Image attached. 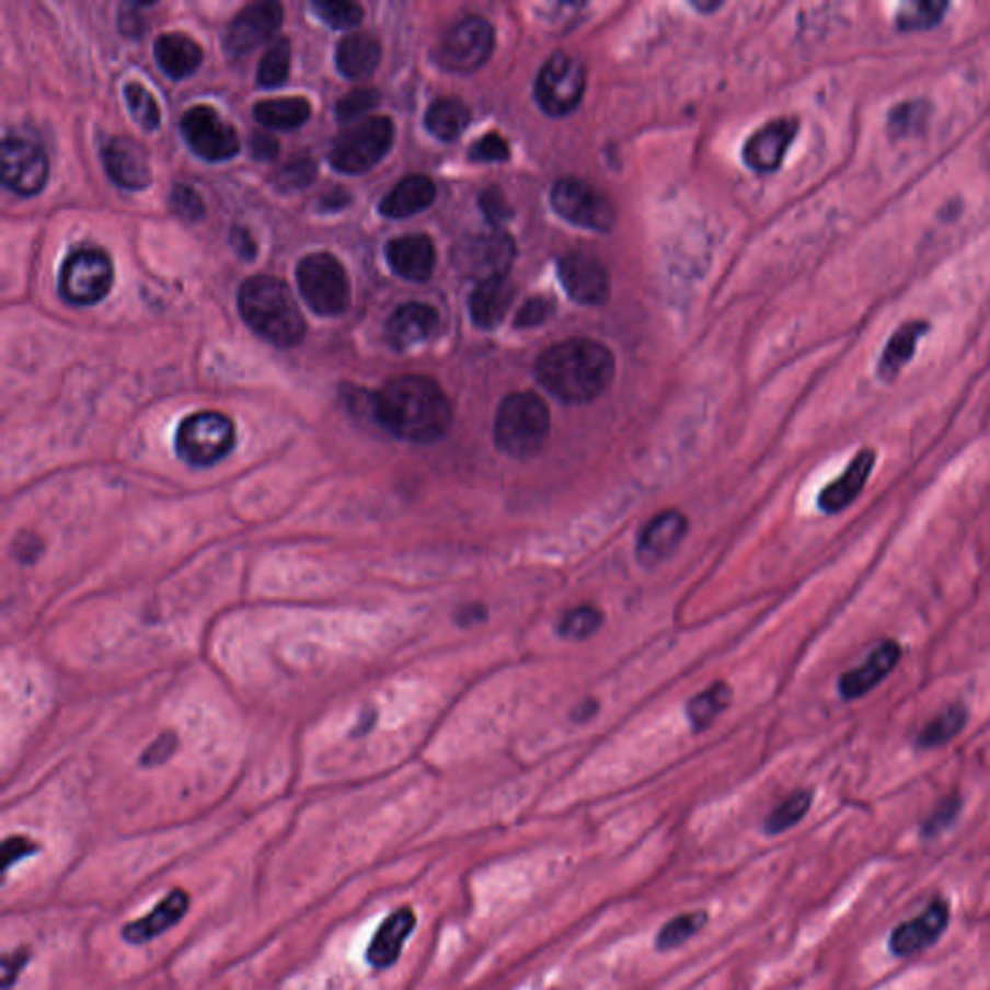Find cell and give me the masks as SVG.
Returning <instances> with one entry per match:
<instances>
[{"label":"cell","mask_w":990,"mask_h":990,"mask_svg":"<svg viewBox=\"0 0 990 990\" xmlns=\"http://www.w3.org/2000/svg\"><path fill=\"white\" fill-rule=\"evenodd\" d=\"M283 24V7L279 2L250 4L232 20L225 34V49L232 57H244L269 42Z\"/></svg>","instance_id":"9a60e30c"},{"label":"cell","mask_w":990,"mask_h":990,"mask_svg":"<svg viewBox=\"0 0 990 990\" xmlns=\"http://www.w3.org/2000/svg\"><path fill=\"white\" fill-rule=\"evenodd\" d=\"M171 207H173L174 214L186 221H199L206 214V207H204L198 192L191 186H182V184L176 186L171 194Z\"/></svg>","instance_id":"7dc6e473"},{"label":"cell","mask_w":990,"mask_h":990,"mask_svg":"<svg viewBox=\"0 0 990 990\" xmlns=\"http://www.w3.org/2000/svg\"><path fill=\"white\" fill-rule=\"evenodd\" d=\"M124 100H126V105H128V111H130L134 120L140 124L143 130H148V133L158 130L159 123H161L158 101L141 83H126L124 85Z\"/></svg>","instance_id":"60d3db41"},{"label":"cell","mask_w":990,"mask_h":990,"mask_svg":"<svg viewBox=\"0 0 990 990\" xmlns=\"http://www.w3.org/2000/svg\"><path fill=\"white\" fill-rule=\"evenodd\" d=\"M949 923L948 901L936 898L921 916L898 924L888 939V948L896 957H911L931 948L946 933Z\"/></svg>","instance_id":"2e32d148"},{"label":"cell","mask_w":990,"mask_h":990,"mask_svg":"<svg viewBox=\"0 0 990 990\" xmlns=\"http://www.w3.org/2000/svg\"><path fill=\"white\" fill-rule=\"evenodd\" d=\"M810 805H813V792L810 790H797V792L790 793L768 815L767 820H764V832L768 836L787 832L790 828L799 825L801 820L807 817Z\"/></svg>","instance_id":"74e56055"},{"label":"cell","mask_w":990,"mask_h":990,"mask_svg":"<svg viewBox=\"0 0 990 990\" xmlns=\"http://www.w3.org/2000/svg\"><path fill=\"white\" fill-rule=\"evenodd\" d=\"M395 140L388 116H371L341 134L331 149L330 163L337 173L364 174L385 158Z\"/></svg>","instance_id":"8992f818"},{"label":"cell","mask_w":990,"mask_h":990,"mask_svg":"<svg viewBox=\"0 0 990 990\" xmlns=\"http://www.w3.org/2000/svg\"><path fill=\"white\" fill-rule=\"evenodd\" d=\"M480 207L484 209V214H486L487 219L492 221V225L495 227H499V225H504V221L509 219V206H507V202H505L504 196H502V192L495 191H486L482 194V198H480Z\"/></svg>","instance_id":"816d5d0a"},{"label":"cell","mask_w":990,"mask_h":990,"mask_svg":"<svg viewBox=\"0 0 990 990\" xmlns=\"http://www.w3.org/2000/svg\"><path fill=\"white\" fill-rule=\"evenodd\" d=\"M0 176L10 191L20 196H35L49 179V161L42 146L34 140L7 136L2 141Z\"/></svg>","instance_id":"4fadbf2b"},{"label":"cell","mask_w":990,"mask_h":990,"mask_svg":"<svg viewBox=\"0 0 990 990\" xmlns=\"http://www.w3.org/2000/svg\"><path fill=\"white\" fill-rule=\"evenodd\" d=\"M472 161L480 163H499L509 159V146L502 136L497 134H487L484 138H480L471 149Z\"/></svg>","instance_id":"f907efd6"},{"label":"cell","mask_w":990,"mask_h":990,"mask_svg":"<svg viewBox=\"0 0 990 990\" xmlns=\"http://www.w3.org/2000/svg\"><path fill=\"white\" fill-rule=\"evenodd\" d=\"M799 133L797 118H778L752 134L743 149L745 163L759 173H774L784 163L787 149L792 148Z\"/></svg>","instance_id":"d6986e66"},{"label":"cell","mask_w":990,"mask_h":990,"mask_svg":"<svg viewBox=\"0 0 990 990\" xmlns=\"http://www.w3.org/2000/svg\"><path fill=\"white\" fill-rule=\"evenodd\" d=\"M515 260V242L505 232H486L457 248V264L476 281L507 277Z\"/></svg>","instance_id":"5bb4252c"},{"label":"cell","mask_w":990,"mask_h":990,"mask_svg":"<svg viewBox=\"0 0 990 990\" xmlns=\"http://www.w3.org/2000/svg\"><path fill=\"white\" fill-rule=\"evenodd\" d=\"M416 923L418 917L408 906L391 911L376 929L366 948L368 966L373 967L376 971H385L395 966L405 949L406 941L413 936Z\"/></svg>","instance_id":"44dd1931"},{"label":"cell","mask_w":990,"mask_h":990,"mask_svg":"<svg viewBox=\"0 0 990 990\" xmlns=\"http://www.w3.org/2000/svg\"><path fill=\"white\" fill-rule=\"evenodd\" d=\"M494 50V30L484 18L471 16L457 22L441 37L434 58L447 72L471 74L484 67Z\"/></svg>","instance_id":"ba28073f"},{"label":"cell","mask_w":990,"mask_h":990,"mask_svg":"<svg viewBox=\"0 0 990 990\" xmlns=\"http://www.w3.org/2000/svg\"><path fill=\"white\" fill-rule=\"evenodd\" d=\"M103 161L111 181L120 188L143 191L153 181L146 151L130 138L108 140L103 148Z\"/></svg>","instance_id":"cb8c5ba5"},{"label":"cell","mask_w":990,"mask_h":990,"mask_svg":"<svg viewBox=\"0 0 990 990\" xmlns=\"http://www.w3.org/2000/svg\"><path fill=\"white\" fill-rule=\"evenodd\" d=\"M192 898L184 888H173L148 916L123 926V941L128 946H143L169 933L191 911Z\"/></svg>","instance_id":"7402d4cb"},{"label":"cell","mask_w":990,"mask_h":990,"mask_svg":"<svg viewBox=\"0 0 990 990\" xmlns=\"http://www.w3.org/2000/svg\"><path fill=\"white\" fill-rule=\"evenodd\" d=\"M602 611L595 608V606H578V608H573V610L567 611L563 615L560 625H557V631H560V636L565 638V641L578 643V641H586V638L595 635L596 631L602 625Z\"/></svg>","instance_id":"ab89813d"},{"label":"cell","mask_w":990,"mask_h":990,"mask_svg":"<svg viewBox=\"0 0 990 990\" xmlns=\"http://www.w3.org/2000/svg\"><path fill=\"white\" fill-rule=\"evenodd\" d=\"M141 7H126L120 16V30L128 37H141L143 34V25H141Z\"/></svg>","instance_id":"9f6ffc18"},{"label":"cell","mask_w":990,"mask_h":990,"mask_svg":"<svg viewBox=\"0 0 990 990\" xmlns=\"http://www.w3.org/2000/svg\"><path fill=\"white\" fill-rule=\"evenodd\" d=\"M231 244L239 252V256L244 257V260H252V257L256 256V242L252 240L250 232L244 231V229H239V227L232 229Z\"/></svg>","instance_id":"6f0895ef"},{"label":"cell","mask_w":990,"mask_h":990,"mask_svg":"<svg viewBox=\"0 0 990 990\" xmlns=\"http://www.w3.org/2000/svg\"><path fill=\"white\" fill-rule=\"evenodd\" d=\"M967 720H969V714H967L966 706L952 704L944 712H941L939 716H934L919 732L916 741L917 749L931 751V749H939L942 745H948L952 739H956L957 735L966 729Z\"/></svg>","instance_id":"836d02e7"},{"label":"cell","mask_w":990,"mask_h":990,"mask_svg":"<svg viewBox=\"0 0 990 990\" xmlns=\"http://www.w3.org/2000/svg\"><path fill=\"white\" fill-rule=\"evenodd\" d=\"M312 115V107L302 97H283L257 103L254 116L260 124L273 130H295Z\"/></svg>","instance_id":"1f68e13d"},{"label":"cell","mask_w":990,"mask_h":990,"mask_svg":"<svg viewBox=\"0 0 990 990\" xmlns=\"http://www.w3.org/2000/svg\"><path fill=\"white\" fill-rule=\"evenodd\" d=\"M174 741H176L174 735H163L156 745H151L148 751H146L143 759H141V764L149 768L158 767L161 762H165V760L173 755Z\"/></svg>","instance_id":"11a10c76"},{"label":"cell","mask_w":990,"mask_h":990,"mask_svg":"<svg viewBox=\"0 0 990 990\" xmlns=\"http://www.w3.org/2000/svg\"><path fill=\"white\" fill-rule=\"evenodd\" d=\"M113 287V264L105 252L83 248L67 257L60 272V295L74 306H93Z\"/></svg>","instance_id":"9c48e42d"},{"label":"cell","mask_w":990,"mask_h":990,"mask_svg":"<svg viewBox=\"0 0 990 990\" xmlns=\"http://www.w3.org/2000/svg\"><path fill=\"white\" fill-rule=\"evenodd\" d=\"M471 123V111L462 101L446 97L431 103L426 113V126L438 140L453 141Z\"/></svg>","instance_id":"d6a6232c"},{"label":"cell","mask_w":990,"mask_h":990,"mask_svg":"<svg viewBox=\"0 0 990 990\" xmlns=\"http://www.w3.org/2000/svg\"><path fill=\"white\" fill-rule=\"evenodd\" d=\"M962 813V799L959 797H948L942 801L941 805L933 810V815L924 820L921 826V836L923 838H936L939 833L948 830L949 826L956 822V818Z\"/></svg>","instance_id":"bcb514c9"},{"label":"cell","mask_w":990,"mask_h":990,"mask_svg":"<svg viewBox=\"0 0 990 990\" xmlns=\"http://www.w3.org/2000/svg\"><path fill=\"white\" fill-rule=\"evenodd\" d=\"M550 434V411L534 393L505 396L494 422L495 446L513 459H529L542 449Z\"/></svg>","instance_id":"277c9868"},{"label":"cell","mask_w":990,"mask_h":990,"mask_svg":"<svg viewBox=\"0 0 990 990\" xmlns=\"http://www.w3.org/2000/svg\"><path fill=\"white\" fill-rule=\"evenodd\" d=\"M552 207L565 221L590 231L608 232L615 223L610 199L577 179H565L553 186Z\"/></svg>","instance_id":"8fae6325"},{"label":"cell","mask_w":990,"mask_h":990,"mask_svg":"<svg viewBox=\"0 0 990 990\" xmlns=\"http://www.w3.org/2000/svg\"><path fill=\"white\" fill-rule=\"evenodd\" d=\"M373 416L391 436L411 444H434L453 421L444 389L424 376H399L373 395Z\"/></svg>","instance_id":"6da1fadb"},{"label":"cell","mask_w":990,"mask_h":990,"mask_svg":"<svg viewBox=\"0 0 990 990\" xmlns=\"http://www.w3.org/2000/svg\"><path fill=\"white\" fill-rule=\"evenodd\" d=\"M706 923H709L706 911H689L674 917L668 923L661 924L660 931L654 936V948L658 952L679 948L701 933Z\"/></svg>","instance_id":"8d00e7d4"},{"label":"cell","mask_w":990,"mask_h":990,"mask_svg":"<svg viewBox=\"0 0 990 990\" xmlns=\"http://www.w3.org/2000/svg\"><path fill=\"white\" fill-rule=\"evenodd\" d=\"M596 710H598V702H583V704H578L577 710L573 712V720H575V722H586V720L595 716Z\"/></svg>","instance_id":"94428289"},{"label":"cell","mask_w":990,"mask_h":990,"mask_svg":"<svg viewBox=\"0 0 990 990\" xmlns=\"http://www.w3.org/2000/svg\"><path fill=\"white\" fill-rule=\"evenodd\" d=\"M901 660V644L898 641H883L857 668L848 669L838 679V691L843 701H857L880 686Z\"/></svg>","instance_id":"ffe728a7"},{"label":"cell","mask_w":990,"mask_h":990,"mask_svg":"<svg viewBox=\"0 0 990 990\" xmlns=\"http://www.w3.org/2000/svg\"><path fill=\"white\" fill-rule=\"evenodd\" d=\"M732 689L726 683H714L706 691L693 697L687 704V718L694 732H702L714 724V720L729 706Z\"/></svg>","instance_id":"d590c367"},{"label":"cell","mask_w":990,"mask_h":990,"mask_svg":"<svg viewBox=\"0 0 990 990\" xmlns=\"http://www.w3.org/2000/svg\"><path fill=\"white\" fill-rule=\"evenodd\" d=\"M378 103H380V93L376 90L364 88V90L350 91L343 100H338L337 118L341 123H353L376 107Z\"/></svg>","instance_id":"ee69618b"},{"label":"cell","mask_w":990,"mask_h":990,"mask_svg":"<svg viewBox=\"0 0 990 990\" xmlns=\"http://www.w3.org/2000/svg\"><path fill=\"white\" fill-rule=\"evenodd\" d=\"M156 58L169 78L184 80L198 70L204 53L188 35L166 34L156 42Z\"/></svg>","instance_id":"4dcf8cb0"},{"label":"cell","mask_w":990,"mask_h":990,"mask_svg":"<svg viewBox=\"0 0 990 990\" xmlns=\"http://www.w3.org/2000/svg\"><path fill=\"white\" fill-rule=\"evenodd\" d=\"M335 58L341 74L348 80H364L373 74L380 65V43L371 35L356 32L338 42Z\"/></svg>","instance_id":"f546056e"},{"label":"cell","mask_w":990,"mask_h":990,"mask_svg":"<svg viewBox=\"0 0 990 990\" xmlns=\"http://www.w3.org/2000/svg\"><path fill=\"white\" fill-rule=\"evenodd\" d=\"M689 520L676 509L661 511L644 525L636 537V557L646 567H654L674 555L686 540Z\"/></svg>","instance_id":"ac0fdd59"},{"label":"cell","mask_w":990,"mask_h":990,"mask_svg":"<svg viewBox=\"0 0 990 990\" xmlns=\"http://www.w3.org/2000/svg\"><path fill=\"white\" fill-rule=\"evenodd\" d=\"M933 115V105L926 100L901 101L888 113L886 128L894 140H906L923 133Z\"/></svg>","instance_id":"e575fe53"},{"label":"cell","mask_w":990,"mask_h":990,"mask_svg":"<svg viewBox=\"0 0 990 990\" xmlns=\"http://www.w3.org/2000/svg\"><path fill=\"white\" fill-rule=\"evenodd\" d=\"M931 331V323L924 320H913L900 325L891 333L886 347H884L880 360L876 364V373L886 383L898 380L901 370L911 362L916 356L919 341Z\"/></svg>","instance_id":"4316f807"},{"label":"cell","mask_w":990,"mask_h":990,"mask_svg":"<svg viewBox=\"0 0 990 990\" xmlns=\"http://www.w3.org/2000/svg\"><path fill=\"white\" fill-rule=\"evenodd\" d=\"M32 962V949L27 946L12 949L9 954H4L0 959V985L2 990H10L16 985L20 975L24 971L27 964Z\"/></svg>","instance_id":"681fc988"},{"label":"cell","mask_w":990,"mask_h":990,"mask_svg":"<svg viewBox=\"0 0 990 990\" xmlns=\"http://www.w3.org/2000/svg\"><path fill=\"white\" fill-rule=\"evenodd\" d=\"M181 130L192 151L206 161H229L240 151L237 130L206 105L192 107L182 116Z\"/></svg>","instance_id":"7c38bea8"},{"label":"cell","mask_w":990,"mask_h":990,"mask_svg":"<svg viewBox=\"0 0 990 990\" xmlns=\"http://www.w3.org/2000/svg\"><path fill=\"white\" fill-rule=\"evenodd\" d=\"M318 18L335 30H350L362 22V7L355 2H314L312 4Z\"/></svg>","instance_id":"7bdbcfd3"},{"label":"cell","mask_w":990,"mask_h":990,"mask_svg":"<svg viewBox=\"0 0 990 990\" xmlns=\"http://www.w3.org/2000/svg\"><path fill=\"white\" fill-rule=\"evenodd\" d=\"M585 88V65L567 53H557L548 58V62L538 74V105L548 115H569L583 100Z\"/></svg>","instance_id":"30bf717a"},{"label":"cell","mask_w":990,"mask_h":990,"mask_svg":"<svg viewBox=\"0 0 990 990\" xmlns=\"http://www.w3.org/2000/svg\"><path fill=\"white\" fill-rule=\"evenodd\" d=\"M37 853H39V845H37L32 838L22 836V833L9 836V838L2 842V873L7 875L10 868L18 865L20 861L32 857V855H37Z\"/></svg>","instance_id":"c3c4849f"},{"label":"cell","mask_w":990,"mask_h":990,"mask_svg":"<svg viewBox=\"0 0 990 990\" xmlns=\"http://www.w3.org/2000/svg\"><path fill=\"white\" fill-rule=\"evenodd\" d=\"M290 70V43L289 39H279L267 49L260 68H257V83L262 88H279L287 80Z\"/></svg>","instance_id":"b9f144b4"},{"label":"cell","mask_w":990,"mask_h":990,"mask_svg":"<svg viewBox=\"0 0 990 990\" xmlns=\"http://www.w3.org/2000/svg\"><path fill=\"white\" fill-rule=\"evenodd\" d=\"M513 297L515 289L507 277L479 283L471 297L472 320L479 327L494 330L507 314Z\"/></svg>","instance_id":"f1b7e54d"},{"label":"cell","mask_w":990,"mask_h":990,"mask_svg":"<svg viewBox=\"0 0 990 990\" xmlns=\"http://www.w3.org/2000/svg\"><path fill=\"white\" fill-rule=\"evenodd\" d=\"M240 314L260 337L289 348L304 338L306 323L289 285L277 277H252L239 292Z\"/></svg>","instance_id":"3957f363"},{"label":"cell","mask_w":990,"mask_h":990,"mask_svg":"<svg viewBox=\"0 0 990 990\" xmlns=\"http://www.w3.org/2000/svg\"><path fill=\"white\" fill-rule=\"evenodd\" d=\"M388 264L406 281H428L436 267V248L426 234H408L391 240L385 248Z\"/></svg>","instance_id":"d4e9b609"},{"label":"cell","mask_w":990,"mask_h":990,"mask_svg":"<svg viewBox=\"0 0 990 990\" xmlns=\"http://www.w3.org/2000/svg\"><path fill=\"white\" fill-rule=\"evenodd\" d=\"M560 279L578 304H603L610 297V275L596 257L573 252L560 262Z\"/></svg>","instance_id":"e0dca14e"},{"label":"cell","mask_w":990,"mask_h":990,"mask_svg":"<svg viewBox=\"0 0 990 990\" xmlns=\"http://www.w3.org/2000/svg\"><path fill=\"white\" fill-rule=\"evenodd\" d=\"M613 355L590 338H571L548 348L537 364V376L553 396L578 405L602 395L613 380Z\"/></svg>","instance_id":"7a4b0ae2"},{"label":"cell","mask_w":990,"mask_h":990,"mask_svg":"<svg viewBox=\"0 0 990 990\" xmlns=\"http://www.w3.org/2000/svg\"><path fill=\"white\" fill-rule=\"evenodd\" d=\"M948 9V2H942V0L908 2L896 14V27L903 34L931 30L934 25L941 24Z\"/></svg>","instance_id":"f35d334b"},{"label":"cell","mask_w":990,"mask_h":990,"mask_svg":"<svg viewBox=\"0 0 990 990\" xmlns=\"http://www.w3.org/2000/svg\"><path fill=\"white\" fill-rule=\"evenodd\" d=\"M348 204H350V196H348L347 192L335 191L322 199V209H325V211H337V209L348 206Z\"/></svg>","instance_id":"91938a15"},{"label":"cell","mask_w":990,"mask_h":990,"mask_svg":"<svg viewBox=\"0 0 990 990\" xmlns=\"http://www.w3.org/2000/svg\"><path fill=\"white\" fill-rule=\"evenodd\" d=\"M279 141L269 134L256 133L250 140V151L257 161H272L279 156Z\"/></svg>","instance_id":"db71d44e"},{"label":"cell","mask_w":990,"mask_h":990,"mask_svg":"<svg viewBox=\"0 0 990 990\" xmlns=\"http://www.w3.org/2000/svg\"><path fill=\"white\" fill-rule=\"evenodd\" d=\"M237 446L234 422L221 413L204 411L181 422L174 436V451L194 469H209L223 461Z\"/></svg>","instance_id":"5b68a950"},{"label":"cell","mask_w":990,"mask_h":990,"mask_svg":"<svg viewBox=\"0 0 990 990\" xmlns=\"http://www.w3.org/2000/svg\"><path fill=\"white\" fill-rule=\"evenodd\" d=\"M436 199V184L428 176L413 174L406 176L396 184L393 191L381 202V215L389 219H405L411 215L421 214L426 207L431 206Z\"/></svg>","instance_id":"83f0119b"},{"label":"cell","mask_w":990,"mask_h":990,"mask_svg":"<svg viewBox=\"0 0 990 990\" xmlns=\"http://www.w3.org/2000/svg\"><path fill=\"white\" fill-rule=\"evenodd\" d=\"M875 449L868 447L861 449L845 467V471L822 487V492L818 494V509L825 515H838L855 504V499L863 494L866 482L875 471Z\"/></svg>","instance_id":"603a6c76"},{"label":"cell","mask_w":990,"mask_h":990,"mask_svg":"<svg viewBox=\"0 0 990 990\" xmlns=\"http://www.w3.org/2000/svg\"><path fill=\"white\" fill-rule=\"evenodd\" d=\"M314 179V161L297 159V161H290L289 165L283 166L281 171L275 174V186H277V191L281 192L300 191Z\"/></svg>","instance_id":"f6af8a7d"},{"label":"cell","mask_w":990,"mask_h":990,"mask_svg":"<svg viewBox=\"0 0 990 990\" xmlns=\"http://www.w3.org/2000/svg\"><path fill=\"white\" fill-rule=\"evenodd\" d=\"M297 281L306 304L320 315H338L350 304V283L337 257L318 252L297 267Z\"/></svg>","instance_id":"52a82bcc"},{"label":"cell","mask_w":990,"mask_h":990,"mask_svg":"<svg viewBox=\"0 0 990 990\" xmlns=\"http://www.w3.org/2000/svg\"><path fill=\"white\" fill-rule=\"evenodd\" d=\"M457 618H459V623H461L462 628H471V625L482 623L487 618V610L482 603H471V606L461 608Z\"/></svg>","instance_id":"680465c9"},{"label":"cell","mask_w":990,"mask_h":990,"mask_svg":"<svg viewBox=\"0 0 990 990\" xmlns=\"http://www.w3.org/2000/svg\"><path fill=\"white\" fill-rule=\"evenodd\" d=\"M438 312L431 306L411 302L401 306L395 314L389 318L385 337L391 347L406 350L431 337L438 330Z\"/></svg>","instance_id":"484cf974"},{"label":"cell","mask_w":990,"mask_h":990,"mask_svg":"<svg viewBox=\"0 0 990 990\" xmlns=\"http://www.w3.org/2000/svg\"><path fill=\"white\" fill-rule=\"evenodd\" d=\"M548 314H550V300L532 298L520 308L515 323H517V327H534L538 323L544 322Z\"/></svg>","instance_id":"f5cc1de1"}]
</instances>
